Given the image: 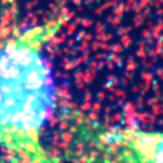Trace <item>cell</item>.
Wrapping results in <instances>:
<instances>
[{
	"label": "cell",
	"instance_id": "obj_1",
	"mask_svg": "<svg viewBox=\"0 0 163 163\" xmlns=\"http://www.w3.org/2000/svg\"><path fill=\"white\" fill-rule=\"evenodd\" d=\"M63 24L56 17L0 34V146L12 163H53L41 133L56 104L52 72L42 48Z\"/></svg>",
	"mask_w": 163,
	"mask_h": 163
}]
</instances>
